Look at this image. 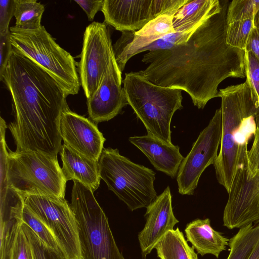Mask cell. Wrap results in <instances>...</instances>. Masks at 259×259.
Returning <instances> with one entry per match:
<instances>
[{
  "label": "cell",
  "mask_w": 259,
  "mask_h": 259,
  "mask_svg": "<svg viewBox=\"0 0 259 259\" xmlns=\"http://www.w3.org/2000/svg\"><path fill=\"white\" fill-rule=\"evenodd\" d=\"M186 41L172 49L148 52L142 62L148 66L137 73L156 85L180 89L194 106L203 109L218 97L219 85L228 77H245V51L226 41L228 1Z\"/></svg>",
  "instance_id": "6da1fadb"
},
{
  "label": "cell",
  "mask_w": 259,
  "mask_h": 259,
  "mask_svg": "<svg viewBox=\"0 0 259 259\" xmlns=\"http://www.w3.org/2000/svg\"><path fill=\"white\" fill-rule=\"evenodd\" d=\"M0 79L11 96L14 119L8 128L14 152L58 157L62 146L60 119L68 107L63 90L37 63L13 48Z\"/></svg>",
  "instance_id": "7a4b0ae2"
},
{
  "label": "cell",
  "mask_w": 259,
  "mask_h": 259,
  "mask_svg": "<svg viewBox=\"0 0 259 259\" xmlns=\"http://www.w3.org/2000/svg\"><path fill=\"white\" fill-rule=\"evenodd\" d=\"M218 97L222 101V134L213 166L218 182L228 193L237 170L247 168L248 145L256 132L259 107L252 100L246 80L220 90Z\"/></svg>",
  "instance_id": "3957f363"
},
{
  "label": "cell",
  "mask_w": 259,
  "mask_h": 259,
  "mask_svg": "<svg viewBox=\"0 0 259 259\" xmlns=\"http://www.w3.org/2000/svg\"><path fill=\"white\" fill-rule=\"evenodd\" d=\"M123 83L127 103L147 132L171 144L170 123L183 107L182 91L154 84L137 72L126 73Z\"/></svg>",
  "instance_id": "277c9868"
},
{
  "label": "cell",
  "mask_w": 259,
  "mask_h": 259,
  "mask_svg": "<svg viewBox=\"0 0 259 259\" xmlns=\"http://www.w3.org/2000/svg\"><path fill=\"white\" fill-rule=\"evenodd\" d=\"M13 49L26 55L46 70L63 90L66 96L77 94L80 82L77 63L61 48L45 26L33 30L10 27Z\"/></svg>",
  "instance_id": "5b68a950"
},
{
  "label": "cell",
  "mask_w": 259,
  "mask_h": 259,
  "mask_svg": "<svg viewBox=\"0 0 259 259\" xmlns=\"http://www.w3.org/2000/svg\"><path fill=\"white\" fill-rule=\"evenodd\" d=\"M7 174L8 186L24 200L30 195L65 199L67 181L58 157L9 150Z\"/></svg>",
  "instance_id": "8992f818"
},
{
  "label": "cell",
  "mask_w": 259,
  "mask_h": 259,
  "mask_svg": "<svg viewBox=\"0 0 259 259\" xmlns=\"http://www.w3.org/2000/svg\"><path fill=\"white\" fill-rule=\"evenodd\" d=\"M98 166L108 189L131 210L147 208L157 196L154 188L155 172L120 155L117 149L104 148Z\"/></svg>",
  "instance_id": "52a82bcc"
},
{
  "label": "cell",
  "mask_w": 259,
  "mask_h": 259,
  "mask_svg": "<svg viewBox=\"0 0 259 259\" xmlns=\"http://www.w3.org/2000/svg\"><path fill=\"white\" fill-rule=\"evenodd\" d=\"M94 192L73 181L70 206L78 224L82 259H124Z\"/></svg>",
  "instance_id": "ba28073f"
},
{
  "label": "cell",
  "mask_w": 259,
  "mask_h": 259,
  "mask_svg": "<svg viewBox=\"0 0 259 259\" xmlns=\"http://www.w3.org/2000/svg\"><path fill=\"white\" fill-rule=\"evenodd\" d=\"M24 201L51 232L64 259H82L77 222L65 199L30 195Z\"/></svg>",
  "instance_id": "9c48e42d"
},
{
  "label": "cell",
  "mask_w": 259,
  "mask_h": 259,
  "mask_svg": "<svg viewBox=\"0 0 259 259\" xmlns=\"http://www.w3.org/2000/svg\"><path fill=\"white\" fill-rule=\"evenodd\" d=\"M80 57L77 70L88 99L97 90L109 68L117 64L107 25L93 22L86 27Z\"/></svg>",
  "instance_id": "30bf717a"
},
{
  "label": "cell",
  "mask_w": 259,
  "mask_h": 259,
  "mask_svg": "<svg viewBox=\"0 0 259 259\" xmlns=\"http://www.w3.org/2000/svg\"><path fill=\"white\" fill-rule=\"evenodd\" d=\"M222 134V111L217 109L208 124L200 133L179 167L177 181L179 193L192 195L204 170L218 155Z\"/></svg>",
  "instance_id": "8fae6325"
},
{
  "label": "cell",
  "mask_w": 259,
  "mask_h": 259,
  "mask_svg": "<svg viewBox=\"0 0 259 259\" xmlns=\"http://www.w3.org/2000/svg\"><path fill=\"white\" fill-rule=\"evenodd\" d=\"M189 0H104V23L122 32H136L163 14H175Z\"/></svg>",
  "instance_id": "7c38bea8"
},
{
  "label": "cell",
  "mask_w": 259,
  "mask_h": 259,
  "mask_svg": "<svg viewBox=\"0 0 259 259\" xmlns=\"http://www.w3.org/2000/svg\"><path fill=\"white\" fill-rule=\"evenodd\" d=\"M223 213V225L229 229L259 222V174L249 176L246 168L237 170Z\"/></svg>",
  "instance_id": "4fadbf2b"
},
{
  "label": "cell",
  "mask_w": 259,
  "mask_h": 259,
  "mask_svg": "<svg viewBox=\"0 0 259 259\" xmlns=\"http://www.w3.org/2000/svg\"><path fill=\"white\" fill-rule=\"evenodd\" d=\"M59 130L65 145L89 159L99 161L106 139L96 123L67 107L61 113Z\"/></svg>",
  "instance_id": "5bb4252c"
},
{
  "label": "cell",
  "mask_w": 259,
  "mask_h": 259,
  "mask_svg": "<svg viewBox=\"0 0 259 259\" xmlns=\"http://www.w3.org/2000/svg\"><path fill=\"white\" fill-rule=\"evenodd\" d=\"M121 73L117 64L111 65L97 90L87 99L88 114L94 122L112 119L128 104L121 87Z\"/></svg>",
  "instance_id": "9a60e30c"
},
{
  "label": "cell",
  "mask_w": 259,
  "mask_h": 259,
  "mask_svg": "<svg viewBox=\"0 0 259 259\" xmlns=\"http://www.w3.org/2000/svg\"><path fill=\"white\" fill-rule=\"evenodd\" d=\"M146 222L138 234V240L142 257L147 255L156 244L179 223L172 207V196L169 186L157 196L146 208Z\"/></svg>",
  "instance_id": "2e32d148"
},
{
  "label": "cell",
  "mask_w": 259,
  "mask_h": 259,
  "mask_svg": "<svg viewBox=\"0 0 259 259\" xmlns=\"http://www.w3.org/2000/svg\"><path fill=\"white\" fill-rule=\"evenodd\" d=\"M128 140L146 156L156 169L171 178L177 175L184 158L178 146L167 143L149 132L145 136L131 137Z\"/></svg>",
  "instance_id": "e0dca14e"
},
{
  "label": "cell",
  "mask_w": 259,
  "mask_h": 259,
  "mask_svg": "<svg viewBox=\"0 0 259 259\" xmlns=\"http://www.w3.org/2000/svg\"><path fill=\"white\" fill-rule=\"evenodd\" d=\"M59 153L62 161V173L66 181H78L93 192L98 188L101 179L98 161L78 153L64 144Z\"/></svg>",
  "instance_id": "ac0fdd59"
},
{
  "label": "cell",
  "mask_w": 259,
  "mask_h": 259,
  "mask_svg": "<svg viewBox=\"0 0 259 259\" xmlns=\"http://www.w3.org/2000/svg\"><path fill=\"white\" fill-rule=\"evenodd\" d=\"M185 232L187 241L202 256L210 254L218 258L229 245V239L211 227L209 219L191 222L186 225Z\"/></svg>",
  "instance_id": "d6986e66"
},
{
  "label": "cell",
  "mask_w": 259,
  "mask_h": 259,
  "mask_svg": "<svg viewBox=\"0 0 259 259\" xmlns=\"http://www.w3.org/2000/svg\"><path fill=\"white\" fill-rule=\"evenodd\" d=\"M223 2L219 0H189L173 18L175 31L196 30L206 20L220 13Z\"/></svg>",
  "instance_id": "ffe728a7"
},
{
  "label": "cell",
  "mask_w": 259,
  "mask_h": 259,
  "mask_svg": "<svg viewBox=\"0 0 259 259\" xmlns=\"http://www.w3.org/2000/svg\"><path fill=\"white\" fill-rule=\"evenodd\" d=\"M154 248L160 259H198L179 228L169 231Z\"/></svg>",
  "instance_id": "44dd1931"
},
{
  "label": "cell",
  "mask_w": 259,
  "mask_h": 259,
  "mask_svg": "<svg viewBox=\"0 0 259 259\" xmlns=\"http://www.w3.org/2000/svg\"><path fill=\"white\" fill-rule=\"evenodd\" d=\"M259 241V224L240 228L229 239L230 253L227 259H248Z\"/></svg>",
  "instance_id": "7402d4cb"
},
{
  "label": "cell",
  "mask_w": 259,
  "mask_h": 259,
  "mask_svg": "<svg viewBox=\"0 0 259 259\" xmlns=\"http://www.w3.org/2000/svg\"><path fill=\"white\" fill-rule=\"evenodd\" d=\"M15 26L25 30L40 28L42 15L45 11L44 5L35 0H13Z\"/></svg>",
  "instance_id": "603a6c76"
},
{
  "label": "cell",
  "mask_w": 259,
  "mask_h": 259,
  "mask_svg": "<svg viewBox=\"0 0 259 259\" xmlns=\"http://www.w3.org/2000/svg\"><path fill=\"white\" fill-rule=\"evenodd\" d=\"M254 27V22L252 19L235 21L228 24L226 34L227 44L232 47L245 51Z\"/></svg>",
  "instance_id": "cb8c5ba5"
},
{
  "label": "cell",
  "mask_w": 259,
  "mask_h": 259,
  "mask_svg": "<svg viewBox=\"0 0 259 259\" xmlns=\"http://www.w3.org/2000/svg\"><path fill=\"white\" fill-rule=\"evenodd\" d=\"M22 220L48 247L58 253H61L57 242L51 232L25 204L22 212Z\"/></svg>",
  "instance_id": "d4e9b609"
},
{
  "label": "cell",
  "mask_w": 259,
  "mask_h": 259,
  "mask_svg": "<svg viewBox=\"0 0 259 259\" xmlns=\"http://www.w3.org/2000/svg\"><path fill=\"white\" fill-rule=\"evenodd\" d=\"M259 10V0H234L228 5L227 24L246 20H253Z\"/></svg>",
  "instance_id": "484cf974"
},
{
  "label": "cell",
  "mask_w": 259,
  "mask_h": 259,
  "mask_svg": "<svg viewBox=\"0 0 259 259\" xmlns=\"http://www.w3.org/2000/svg\"><path fill=\"white\" fill-rule=\"evenodd\" d=\"M244 67L252 100L255 106L259 107V61L250 51H245Z\"/></svg>",
  "instance_id": "4316f807"
},
{
  "label": "cell",
  "mask_w": 259,
  "mask_h": 259,
  "mask_svg": "<svg viewBox=\"0 0 259 259\" xmlns=\"http://www.w3.org/2000/svg\"><path fill=\"white\" fill-rule=\"evenodd\" d=\"M22 223L16 231L8 259H34L29 240L21 227Z\"/></svg>",
  "instance_id": "83f0119b"
},
{
  "label": "cell",
  "mask_w": 259,
  "mask_h": 259,
  "mask_svg": "<svg viewBox=\"0 0 259 259\" xmlns=\"http://www.w3.org/2000/svg\"><path fill=\"white\" fill-rule=\"evenodd\" d=\"M21 227L29 240L34 259H64L61 253L48 247L26 224L22 223Z\"/></svg>",
  "instance_id": "f1b7e54d"
},
{
  "label": "cell",
  "mask_w": 259,
  "mask_h": 259,
  "mask_svg": "<svg viewBox=\"0 0 259 259\" xmlns=\"http://www.w3.org/2000/svg\"><path fill=\"white\" fill-rule=\"evenodd\" d=\"M247 175L253 177L259 174V120L251 149L248 153Z\"/></svg>",
  "instance_id": "f546056e"
},
{
  "label": "cell",
  "mask_w": 259,
  "mask_h": 259,
  "mask_svg": "<svg viewBox=\"0 0 259 259\" xmlns=\"http://www.w3.org/2000/svg\"><path fill=\"white\" fill-rule=\"evenodd\" d=\"M13 16V0H0V33L10 30L9 23Z\"/></svg>",
  "instance_id": "4dcf8cb0"
},
{
  "label": "cell",
  "mask_w": 259,
  "mask_h": 259,
  "mask_svg": "<svg viewBox=\"0 0 259 259\" xmlns=\"http://www.w3.org/2000/svg\"><path fill=\"white\" fill-rule=\"evenodd\" d=\"M10 30L0 33V73L2 72L13 50Z\"/></svg>",
  "instance_id": "1f68e13d"
},
{
  "label": "cell",
  "mask_w": 259,
  "mask_h": 259,
  "mask_svg": "<svg viewBox=\"0 0 259 259\" xmlns=\"http://www.w3.org/2000/svg\"><path fill=\"white\" fill-rule=\"evenodd\" d=\"M104 0H74L84 11L89 21H93L96 14L102 11Z\"/></svg>",
  "instance_id": "d6a6232c"
},
{
  "label": "cell",
  "mask_w": 259,
  "mask_h": 259,
  "mask_svg": "<svg viewBox=\"0 0 259 259\" xmlns=\"http://www.w3.org/2000/svg\"><path fill=\"white\" fill-rule=\"evenodd\" d=\"M245 51L252 52L259 61V32L255 27L250 35Z\"/></svg>",
  "instance_id": "836d02e7"
},
{
  "label": "cell",
  "mask_w": 259,
  "mask_h": 259,
  "mask_svg": "<svg viewBox=\"0 0 259 259\" xmlns=\"http://www.w3.org/2000/svg\"><path fill=\"white\" fill-rule=\"evenodd\" d=\"M248 259H259V241Z\"/></svg>",
  "instance_id": "e575fe53"
},
{
  "label": "cell",
  "mask_w": 259,
  "mask_h": 259,
  "mask_svg": "<svg viewBox=\"0 0 259 259\" xmlns=\"http://www.w3.org/2000/svg\"><path fill=\"white\" fill-rule=\"evenodd\" d=\"M254 26L259 32V10L254 16Z\"/></svg>",
  "instance_id": "d590c367"
}]
</instances>
